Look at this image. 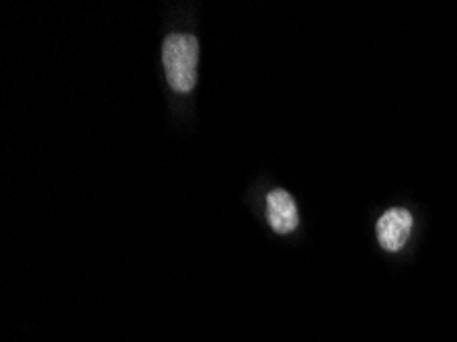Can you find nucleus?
Returning a JSON list of instances; mask_svg holds the SVG:
<instances>
[{"mask_svg": "<svg viewBox=\"0 0 457 342\" xmlns=\"http://www.w3.org/2000/svg\"><path fill=\"white\" fill-rule=\"evenodd\" d=\"M199 41L193 35L170 33L162 46V64L175 93H191L197 82Z\"/></svg>", "mask_w": 457, "mask_h": 342, "instance_id": "f257e3e1", "label": "nucleus"}, {"mask_svg": "<svg viewBox=\"0 0 457 342\" xmlns=\"http://www.w3.org/2000/svg\"><path fill=\"white\" fill-rule=\"evenodd\" d=\"M412 229V215L403 207H392L378 221V240L387 253H396L406 244Z\"/></svg>", "mask_w": 457, "mask_h": 342, "instance_id": "f03ea898", "label": "nucleus"}, {"mask_svg": "<svg viewBox=\"0 0 457 342\" xmlns=\"http://www.w3.org/2000/svg\"><path fill=\"white\" fill-rule=\"evenodd\" d=\"M267 220L277 234H289L294 232L300 223V215H297L295 201L292 195L283 188H275L267 195Z\"/></svg>", "mask_w": 457, "mask_h": 342, "instance_id": "7ed1b4c3", "label": "nucleus"}]
</instances>
